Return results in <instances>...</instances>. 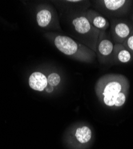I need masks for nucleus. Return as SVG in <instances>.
Wrapping results in <instances>:
<instances>
[{
	"instance_id": "obj_1",
	"label": "nucleus",
	"mask_w": 133,
	"mask_h": 149,
	"mask_svg": "<svg viewBox=\"0 0 133 149\" xmlns=\"http://www.w3.org/2000/svg\"><path fill=\"white\" fill-rule=\"evenodd\" d=\"M55 47L64 54L83 62L92 61L95 53L92 49L67 36L57 35L53 40Z\"/></svg>"
},
{
	"instance_id": "obj_2",
	"label": "nucleus",
	"mask_w": 133,
	"mask_h": 149,
	"mask_svg": "<svg viewBox=\"0 0 133 149\" xmlns=\"http://www.w3.org/2000/svg\"><path fill=\"white\" fill-rule=\"evenodd\" d=\"M98 83L103 85L102 94L104 104L110 107L115 106L118 94L128 87V80L122 74H106L100 79Z\"/></svg>"
},
{
	"instance_id": "obj_3",
	"label": "nucleus",
	"mask_w": 133,
	"mask_h": 149,
	"mask_svg": "<svg viewBox=\"0 0 133 149\" xmlns=\"http://www.w3.org/2000/svg\"><path fill=\"white\" fill-rule=\"evenodd\" d=\"M72 24L76 32L79 35L88 37L90 36V35H93L96 40H98L100 31L94 27L85 16L82 15L75 17L72 20Z\"/></svg>"
},
{
	"instance_id": "obj_4",
	"label": "nucleus",
	"mask_w": 133,
	"mask_h": 149,
	"mask_svg": "<svg viewBox=\"0 0 133 149\" xmlns=\"http://www.w3.org/2000/svg\"><path fill=\"white\" fill-rule=\"evenodd\" d=\"M30 88L34 90L43 91L48 85L47 78L40 72H34L31 74L28 79Z\"/></svg>"
},
{
	"instance_id": "obj_5",
	"label": "nucleus",
	"mask_w": 133,
	"mask_h": 149,
	"mask_svg": "<svg viewBox=\"0 0 133 149\" xmlns=\"http://www.w3.org/2000/svg\"><path fill=\"white\" fill-rule=\"evenodd\" d=\"M85 17L92 25L99 31H104L109 26L107 19L95 11H88Z\"/></svg>"
},
{
	"instance_id": "obj_6",
	"label": "nucleus",
	"mask_w": 133,
	"mask_h": 149,
	"mask_svg": "<svg viewBox=\"0 0 133 149\" xmlns=\"http://www.w3.org/2000/svg\"><path fill=\"white\" fill-rule=\"evenodd\" d=\"M113 51L115 52L118 60L122 63H127L131 60L132 56L130 52L122 44H116L114 46Z\"/></svg>"
},
{
	"instance_id": "obj_7",
	"label": "nucleus",
	"mask_w": 133,
	"mask_h": 149,
	"mask_svg": "<svg viewBox=\"0 0 133 149\" xmlns=\"http://www.w3.org/2000/svg\"><path fill=\"white\" fill-rule=\"evenodd\" d=\"M52 13L47 9L43 8L39 11L36 15V20L40 28L47 27L52 20Z\"/></svg>"
},
{
	"instance_id": "obj_8",
	"label": "nucleus",
	"mask_w": 133,
	"mask_h": 149,
	"mask_svg": "<svg viewBox=\"0 0 133 149\" xmlns=\"http://www.w3.org/2000/svg\"><path fill=\"white\" fill-rule=\"evenodd\" d=\"M114 49V45L112 42L108 39H103L99 41L97 44V51L100 55L103 57H107L112 54Z\"/></svg>"
},
{
	"instance_id": "obj_9",
	"label": "nucleus",
	"mask_w": 133,
	"mask_h": 149,
	"mask_svg": "<svg viewBox=\"0 0 133 149\" xmlns=\"http://www.w3.org/2000/svg\"><path fill=\"white\" fill-rule=\"evenodd\" d=\"M114 32L120 41H125L128 37L130 35L131 29L127 24L124 22H119L116 24L114 29Z\"/></svg>"
},
{
	"instance_id": "obj_10",
	"label": "nucleus",
	"mask_w": 133,
	"mask_h": 149,
	"mask_svg": "<svg viewBox=\"0 0 133 149\" xmlns=\"http://www.w3.org/2000/svg\"><path fill=\"white\" fill-rule=\"evenodd\" d=\"M75 136L76 139L82 144L88 143L91 139L92 132L88 127L83 126L77 128Z\"/></svg>"
},
{
	"instance_id": "obj_11",
	"label": "nucleus",
	"mask_w": 133,
	"mask_h": 149,
	"mask_svg": "<svg viewBox=\"0 0 133 149\" xmlns=\"http://www.w3.org/2000/svg\"><path fill=\"white\" fill-rule=\"evenodd\" d=\"M128 2L125 0H105L103 3L105 7L110 11H116L122 8Z\"/></svg>"
},
{
	"instance_id": "obj_12",
	"label": "nucleus",
	"mask_w": 133,
	"mask_h": 149,
	"mask_svg": "<svg viewBox=\"0 0 133 149\" xmlns=\"http://www.w3.org/2000/svg\"><path fill=\"white\" fill-rule=\"evenodd\" d=\"M47 78V83L52 86H57L61 81V77L57 73H51Z\"/></svg>"
},
{
	"instance_id": "obj_13",
	"label": "nucleus",
	"mask_w": 133,
	"mask_h": 149,
	"mask_svg": "<svg viewBox=\"0 0 133 149\" xmlns=\"http://www.w3.org/2000/svg\"><path fill=\"white\" fill-rule=\"evenodd\" d=\"M125 101H126V95L125 93L124 92L120 93L118 94L116 97L115 106L116 107L122 106L125 103Z\"/></svg>"
},
{
	"instance_id": "obj_14",
	"label": "nucleus",
	"mask_w": 133,
	"mask_h": 149,
	"mask_svg": "<svg viewBox=\"0 0 133 149\" xmlns=\"http://www.w3.org/2000/svg\"><path fill=\"white\" fill-rule=\"evenodd\" d=\"M124 45L128 49L133 52V33L130 34L127 39L124 41Z\"/></svg>"
},
{
	"instance_id": "obj_15",
	"label": "nucleus",
	"mask_w": 133,
	"mask_h": 149,
	"mask_svg": "<svg viewBox=\"0 0 133 149\" xmlns=\"http://www.w3.org/2000/svg\"><path fill=\"white\" fill-rule=\"evenodd\" d=\"M45 90H46V91L47 93H52L53 91V86H52L48 84L47 86H46V88H45Z\"/></svg>"
}]
</instances>
